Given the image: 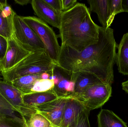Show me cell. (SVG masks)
Segmentation results:
<instances>
[{"instance_id":"cell-6","label":"cell","mask_w":128,"mask_h":127,"mask_svg":"<svg viewBox=\"0 0 128 127\" xmlns=\"http://www.w3.org/2000/svg\"><path fill=\"white\" fill-rule=\"evenodd\" d=\"M111 85L96 84L91 86L80 95L74 98L81 102L89 111L103 106L111 97Z\"/></svg>"},{"instance_id":"cell-17","label":"cell","mask_w":128,"mask_h":127,"mask_svg":"<svg viewBox=\"0 0 128 127\" xmlns=\"http://www.w3.org/2000/svg\"><path fill=\"white\" fill-rule=\"evenodd\" d=\"M90 12L97 14L98 21L102 27H106L109 16L110 0H88Z\"/></svg>"},{"instance_id":"cell-30","label":"cell","mask_w":128,"mask_h":127,"mask_svg":"<svg viewBox=\"0 0 128 127\" xmlns=\"http://www.w3.org/2000/svg\"><path fill=\"white\" fill-rule=\"evenodd\" d=\"M122 6L124 12L128 13V0H122Z\"/></svg>"},{"instance_id":"cell-19","label":"cell","mask_w":128,"mask_h":127,"mask_svg":"<svg viewBox=\"0 0 128 127\" xmlns=\"http://www.w3.org/2000/svg\"><path fill=\"white\" fill-rule=\"evenodd\" d=\"M39 79H42V74L23 76L14 80L10 83L19 89L24 95L30 93L34 84Z\"/></svg>"},{"instance_id":"cell-7","label":"cell","mask_w":128,"mask_h":127,"mask_svg":"<svg viewBox=\"0 0 128 127\" xmlns=\"http://www.w3.org/2000/svg\"><path fill=\"white\" fill-rule=\"evenodd\" d=\"M50 79L54 83L52 91L58 98H68L74 92V82L73 72L55 63L50 73Z\"/></svg>"},{"instance_id":"cell-10","label":"cell","mask_w":128,"mask_h":127,"mask_svg":"<svg viewBox=\"0 0 128 127\" xmlns=\"http://www.w3.org/2000/svg\"><path fill=\"white\" fill-rule=\"evenodd\" d=\"M67 98L58 99L35 107L37 113L44 116L54 127H60Z\"/></svg>"},{"instance_id":"cell-12","label":"cell","mask_w":128,"mask_h":127,"mask_svg":"<svg viewBox=\"0 0 128 127\" xmlns=\"http://www.w3.org/2000/svg\"><path fill=\"white\" fill-rule=\"evenodd\" d=\"M73 77L74 82V90L73 94L68 97L72 98L80 95L94 85L105 84L97 76L88 72H73Z\"/></svg>"},{"instance_id":"cell-14","label":"cell","mask_w":128,"mask_h":127,"mask_svg":"<svg viewBox=\"0 0 128 127\" xmlns=\"http://www.w3.org/2000/svg\"><path fill=\"white\" fill-rule=\"evenodd\" d=\"M85 109L84 104L74 98H67L60 127H68Z\"/></svg>"},{"instance_id":"cell-27","label":"cell","mask_w":128,"mask_h":127,"mask_svg":"<svg viewBox=\"0 0 128 127\" xmlns=\"http://www.w3.org/2000/svg\"><path fill=\"white\" fill-rule=\"evenodd\" d=\"M46 3L49 5L53 9L58 13L61 14L62 10L61 0H44Z\"/></svg>"},{"instance_id":"cell-16","label":"cell","mask_w":128,"mask_h":127,"mask_svg":"<svg viewBox=\"0 0 128 127\" xmlns=\"http://www.w3.org/2000/svg\"><path fill=\"white\" fill-rule=\"evenodd\" d=\"M98 127H128L124 122L112 110L102 109L97 116Z\"/></svg>"},{"instance_id":"cell-15","label":"cell","mask_w":128,"mask_h":127,"mask_svg":"<svg viewBox=\"0 0 128 127\" xmlns=\"http://www.w3.org/2000/svg\"><path fill=\"white\" fill-rule=\"evenodd\" d=\"M117 48L116 63L118 71L123 75H128V33L123 35Z\"/></svg>"},{"instance_id":"cell-22","label":"cell","mask_w":128,"mask_h":127,"mask_svg":"<svg viewBox=\"0 0 128 127\" xmlns=\"http://www.w3.org/2000/svg\"><path fill=\"white\" fill-rule=\"evenodd\" d=\"M26 120L27 127H54L46 118L39 113L32 115Z\"/></svg>"},{"instance_id":"cell-31","label":"cell","mask_w":128,"mask_h":127,"mask_svg":"<svg viewBox=\"0 0 128 127\" xmlns=\"http://www.w3.org/2000/svg\"><path fill=\"white\" fill-rule=\"evenodd\" d=\"M122 89L128 93V80L122 83Z\"/></svg>"},{"instance_id":"cell-1","label":"cell","mask_w":128,"mask_h":127,"mask_svg":"<svg viewBox=\"0 0 128 127\" xmlns=\"http://www.w3.org/2000/svg\"><path fill=\"white\" fill-rule=\"evenodd\" d=\"M117 46L114 30L99 26L98 42L80 52L62 44L58 63L73 72H90L104 83L112 85L114 81V67Z\"/></svg>"},{"instance_id":"cell-3","label":"cell","mask_w":128,"mask_h":127,"mask_svg":"<svg viewBox=\"0 0 128 127\" xmlns=\"http://www.w3.org/2000/svg\"><path fill=\"white\" fill-rule=\"evenodd\" d=\"M55 63L46 50L33 52L12 69L1 73L4 81L10 83L26 75L41 74L52 71Z\"/></svg>"},{"instance_id":"cell-2","label":"cell","mask_w":128,"mask_h":127,"mask_svg":"<svg viewBox=\"0 0 128 127\" xmlns=\"http://www.w3.org/2000/svg\"><path fill=\"white\" fill-rule=\"evenodd\" d=\"M99 27L92 19L86 4L77 3L61 14L59 37L62 44L80 52L98 42Z\"/></svg>"},{"instance_id":"cell-9","label":"cell","mask_w":128,"mask_h":127,"mask_svg":"<svg viewBox=\"0 0 128 127\" xmlns=\"http://www.w3.org/2000/svg\"><path fill=\"white\" fill-rule=\"evenodd\" d=\"M8 40V47L4 59L0 61V72H6L12 69L31 54L22 47L13 36Z\"/></svg>"},{"instance_id":"cell-13","label":"cell","mask_w":128,"mask_h":127,"mask_svg":"<svg viewBox=\"0 0 128 127\" xmlns=\"http://www.w3.org/2000/svg\"><path fill=\"white\" fill-rule=\"evenodd\" d=\"M16 14L6 0H0V35L7 39L13 34Z\"/></svg>"},{"instance_id":"cell-28","label":"cell","mask_w":128,"mask_h":127,"mask_svg":"<svg viewBox=\"0 0 128 127\" xmlns=\"http://www.w3.org/2000/svg\"><path fill=\"white\" fill-rule=\"evenodd\" d=\"M61 1L63 12L70 9L78 3L76 0H61Z\"/></svg>"},{"instance_id":"cell-21","label":"cell","mask_w":128,"mask_h":127,"mask_svg":"<svg viewBox=\"0 0 128 127\" xmlns=\"http://www.w3.org/2000/svg\"><path fill=\"white\" fill-rule=\"evenodd\" d=\"M54 85V81L52 79H38L34 84L30 94L51 91Z\"/></svg>"},{"instance_id":"cell-20","label":"cell","mask_w":128,"mask_h":127,"mask_svg":"<svg viewBox=\"0 0 128 127\" xmlns=\"http://www.w3.org/2000/svg\"><path fill=\"white\" fill-rule=\"evenodd\" d=\"M16 113H19L0 93V119L6 117L15 118H25L19 116Z\"/></svg>"},{"instance_id":"cell-8","label":"cell","mask_w":128,"mask_h":127,"mask_svg":"<svg viewBox=\"0 0 128 127\" xmlns=\"http://www.w3.org/2000/svg\"><path fill=\"white\" fill-rule=\"evenodd\" d=\"M0 93L22 118L38 113L35 108L25 103L22 93L10 83L0 80Z\"/></svg>"},{"instance_id":"cell-29","label":"cell","mask_w":128,"mask_h":127,"mask_svg":"<svg viewBox=\"0 0 128 127\" xmlns=\"http://www.w3.org/2000/svg\"><path fill=\"white\" fill-rule=\"evenodd\" d=\"M15 2L16 3L20 5L24 6L27 5L28 4L31 3L32 0H15Z\"/></svg>"},{"instance_id":"cell-23","label":"cell","mask_w":128,"mask_h":127,"mask_svg":"<svg viewBox=\"0 0 128 127\" xmlns=\"http://www.w3.org/2000/svg\"><path fill=\"white\" fill-rule=\"evenodd\" d=\"M123 12L122 0H110L109 16L106 28H110L111 26L116 15Z\"/></svg>"},{"instance_id":"cell-18","label":"cell","mask_w":128,"mask_h":127,"mask_svg":"<svg viewBox=\"0 0 128 127\" xmlns=\"http://www.w3.org/2000/svg\"><path fill=\"white\" fill-rule=\"evenodd\" d=\"M58 98V97L52 90L44 92H36L23 95V101L25 103L34 108Z\"/></svg>"},{"instance_id":"cell-25","label":"cell","mask_w":128,"mask_h":127,"mask_svg":"<svg viewBox=\"0 0 128 127\" xmlns=\"http://www.w3.org/2000/svg\"><path fill=\"white\" fill-rule=\"evenodd\" d=\"M90 112L85 108L68 127H91L89 120Z\"/></svg>"},{"instance_id":"cell-5","label":"cell","mask_w":128,"mask_h":127,"mask_svg":"<svg viewBox=\"0 0 128 127\" xmlns=\"http://www.w3.org/2000/svg\"><path fill=\"white\" fill-rule=\"evenodd\" d=\"M13 36L22 47L32 53L46 50L40 38L23 21L22 16L16 14L14 17Z\"/></svg>"},{"instance_id":"cell-26","label":"cell","mask_w":128,"mask_h":127,"mask_svg":"<svg viewBox=\"0 0 128 127\" xmlns=\"http://www.w3.org/2000/svg\"><path fill=\"white\" fill-rule=\"evenodd\" d=\"M8 47V40L0 35V61L5 56Z\"/></svg>"},{"instance_id":"cell-24","label":"cell","mask_w":128,"mask_h":127,"mask_svg":"<svg viewBox=\"0 0 128 127\" xmlns=\"http://www.w3.org/2000/svg\"><path fill=\"white\" fill-rule=\"evenodd\" d=\"M25 118L6 117L0 119V127H27Z\"/></svg>"},{"instance_id":"cell-4","label":"cell","mask_w":128,"mask_h":127,"mask_svg":"<svg viewBox=\"0 0 128 127\" xmlns=\"http://www.w3.org/2000/svg\"><path fill=\"white\" fill-rule=\"evenodd\" d=\"M22 18L40 38L50 58L55 63H58L60 46L58 44V36L53 29L38 17L22 16Z\"/></svg>"},{"instance_id":"cell-11","label":"cell","mask_w":128,"mask_h":127,"mask_svg":"<svg viewBox=\"0 0 128 127\" xmlns=\"http://www.w3.org/2000/svg\"><path fill=\"white\" fill-rule=\"evenodd\" d=\"M31 4L38 18L59 29L61 14L57 12L44 0H32Z\"/></svg>"}]
</instances>
